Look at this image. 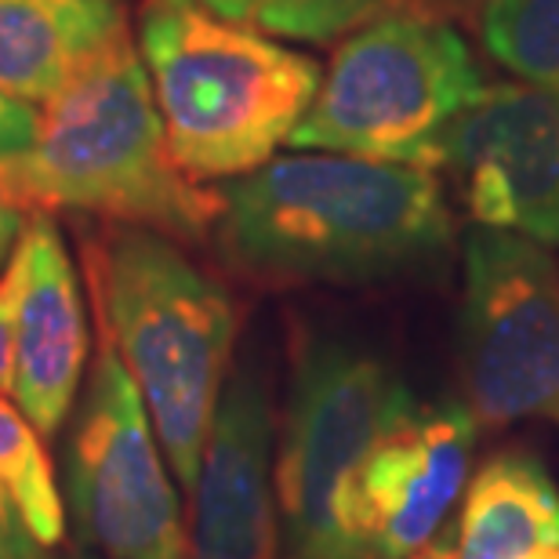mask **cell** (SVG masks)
I'll use <instances>...</instances> for the list:
<instances>
[{
  "label": "cell",
  "instance_id": "6da1fadb",
  "mask_svg": "<svg viewBox=\"0 0 559 559\" xmlns=\"http://www.w3.org/2000/svg\"><path fill=\"white\" fill-rule=\"evenodd\" d=\"M218 200L222 259L262 284H374L440 262L454 243L429 167L298 150L229 178Z\"/></svg>",
  "mask_w": 559,
  "mask_h": 559
},
{
  "label": "cell",
  "instance_id": "7a4b0ae2",
  "mask_svg": "<svg viewBox=\"0 0 559 559\" xmlns=\"http://www.w3.org/2000/svg\"><path fill=\"white\" fill-rule=\"evenodd\" d=\"M40 109L29 150L0 160V200L29 215L73 211L204 240L218 222V189L178 167L164 135L135 33L73 76Z\"/></svg>",
  "mask_w": 559,
  "mask_h": 559
},
{
  "label": "cell",
  "instance_id": "3957f363",
  "mask_svg": "<svg viewBox=\"0 0 559 559\" xmlns=\"http://www.w3.org/2000/svg\"><path fill=\"white\" fill-rule=\"evenodd\" d=\"M84 251L98 331L135 378L178 484L193 490L229 378L237 306L160 229L106 222Z\"/></svg>",
  "mask_w": 559,
  "mask_h": 559
},
{
  "label": "cell",
  "instance_id": "277c9868",
  "mask_svg": "<svg viewBox=\"0 0 559 559\" xmlns=\"http://www.w3.org/2000/svg\"><path fill=\"white\" fill-rule=\"evenodd\" d=\"M135 44L167 145L197 182L270 164L323 81L317 59L197 0H142Z\"/></svg>",
  "mask_w": 559,
  "mask_h": 559
},
{
  "label": "cell",
  "instance_id": "5b68a950",
  "mask_svg": "<svg viewBox=\"0 0 559 559\" xmlns=\"http://www.w3.org/2000/svg\"><path fill=\"white\" fill-rule=\"evenodd\" d=\"M484 92L473 48L451 22L429 8H396L338 44L287 145L432 171Z\"/></svg>",
  "mask_w": 559,
  "mask_h": 559
},
{
  "label": "cell",
  "instance_id": "8992f818",
  "mask_svg": "<svg viewBox=\"0 0 559 559\" xmlns=\"http://www.w3.org/2000/svg\"><path fill=\"white\" fill-rule=\"evenodd\" d=\"M418 411L385 356L342 338L301 342L276 454L287 559H356L342 509L378 440Z\"/></svg>",
  "mask_w": 559,
  "mask_h": 559
},
{
  "label": "cell",
  "instance_id": "52a82bcc",
  "mask_svg": "<svg viewBox=\"0 0 559 559\" xmlns=\"http://www.w3.org/2000/svg\"><path fill=\"white\" fill-rule=\"evenodd\" d=\"M465 407L487 429L559 421V273L542 243L476 226L457 309Z\"/></svg>",
  "mask_w": 559,
  "mask_h": 559
},
{
  "label": "cell",
  "instance_id": "ba28073f",
  "mask_svg": "<svg viewBox=\"0 0 559 559\" xmlns=\"http://www.w3.org/2000/svg\"><path fill=\"white\" fill-rule=\"evenodd\" d=\"M66 501L81 542L106 559H186L189 534L164 447L106 331L66 443Z\"/></svg>",
  "mask_w": 559,
  "mask_h": 559
},
{
  "label": "cell",
  "instance_id": "9c48e42d",
  "mask_svg": "<svg viewBox=\"0 0 559 559\" xmlns=\"http://www.w3.org/2000/svg\"><path fill=\"white\" fill-rule=\"evenodd\" d=\"M440 167L479 226L559 248V92L487 87L447 139Z\"/></svg>",
  "mask_w": 559,
  "mask_h": 559
},
{
  "label": "cell",
  "instance_id": "30bf717a",
  "mask_svg": "<svg viewBox=\"0 0 559 559\" xmlns=\"http://www.w3.org/2000/svg\"><path fill=\"white\" fill-rule=\"evenodd\" d=\"M479 421L465 404L418 407L389 429L345 495L356 559H411L447 527L468 484Z\"/></svg>",
  "mask_w": 559,
  "mask_h": 559
},
{
  "label": "cell",
  "instance_id": "8fae6325",
  "mask_svg": "<svg viewBox=\"0 0 559 559\" xmlns=\"http://www.w3.org/2000/svg\"><path fill=\"white\" fill-rule=\"evenodd\" d=\"M273 385L262 356L233 367L193 487L186 559H280Z\"/></svg>",
  "mask_w": 559,
  "mask_h": 559
},
{
  "label": "cell",
  "instance_id": "7c38bea8",
  "mask_svg": "<svg viewBox=\"0 0 559 559\" xmlns=\"http://www.w3.org/2000/svg\"><path fill=\"white\" fill-rule=\"evenodd\" d=\"M26 251V287L19 306L15 385L11 396L40 436H55L81 393L87 353V312L76 265L59 226L33 215L19 233Z\"/></svg>",
  "mask_w": 559,
  "mask_h": 559
},
{
  "label": "cell",
  "instance_id": "4fadbf2b",
  "mask_svg": "<svg viewBox=\"0 0 559 559\" xmlns=\"http://www.w3.org/2000/svg\"><path fill=\"white\" fill-rule=\"evenodd\" d=\"M128 33L124 0H0V92L44 106Z\"/></svg>",
  "mask_w": 559,
  "mask_h": 559
},
{
  "label": "cell",
  "instance_id": "5bb4252c",
  "mask_svg": "<svg viewBox=\"0 0 559 559\" xmlns=\"http://www.w3.org/2000/svg\"><path fill=\"white\" fill-rule=\"evenodd\" d=\"M559 545V487L520 447L490 454L465 487L457 559H527Z\"/></svg>",
  "mask_w": 559,
  "mask_h": 559
},
{
  "label": "cell",
  "instance_id": "9a60e30c",
  "mask_svg": "<svg viewBox=\"0 0 559 559\" xmlns=\"http://www.w3.org/2000/svg\"><path fill=\"white\" fill-rule=\"evenodd\" d=\"M66 538V506L40 429L0 393V559H44Z\"/></svg>",
  "mask_w": 559,
  "mask_h": 559
},
{
  "label": "cell",
  "instance_id": "2e32d148",
  "mask_svg": "<svg viewBox=\"0 0 559 559\" xmlns=\"http://www.w3.org/2000/svg\"><path fill=\"white\" fill-rule=\"evenodd\" d=\"M479 40L516 81L559 92V0H484Z\"/></svg>",
  "mask_w": 559,
  "mask_h": 559
},
{
  "label": "cell",
  "instance_id": "e0dca14e",
  "mask_svg": "<svg viewBox=\"0 0 559 559\" xmlns=\"http://www.w3.org/2000/svg\"><path fill=\"white\" fill-rule=\"evenodd\" d=\"M197 4L276 40L328 44L378 15L382 0H197Z\"/></svg>",
  "mask_w": 559,
  "mask_h": 559
},
{
  "label": "cell",
  "instance_id": "ac0fdd59",
  "mask_svg": "<svg viewBox=\"0 0 559 559\" xmlns=\"http://www.w3.org/2000/svg\"><path fill=\"white\" fill-rule=\"evenodd\" d=\"M22 287H26V251H22V240H19L4 265V273H0V393H11V385H15Z\"/></svg>",
  "mask_w": 559,
  "mask_h": 559
},
{
  "label": "cell",
  "instance_id": "d6986e66",
  "mask_svg": "<svg viewBox=\"0 0 559 559\" xmlns=\"http://www.w3.org/2000/svg\"><path fill=\"white\" fill-rule=\"evenodd\" d=\"M37 128H40L37 106L0 92V160L29 150L33 139H37Z\"/></svg>",
  "mask_w": 559,
  "mask_h": 559
},
{
  "label": "cell",
  "instance_id": "ffe728a7",
  "mask_svg": "<svg viewBox=\"0 0 559 559\" xmlns=\"http://www.w3.org/2000/svg\"><path fill=\"white\" fill-rule=\"evenodd\" d=\"M22 215H26V211H19V207H11V204L0 200V273H4L11 251H15L22 226H26V218H22Z\"/></svg>",
  "mask_w": 559,
  "mask_h": 559
},
{
  "label": "cell",
  "instance_id": "44dd1931",
  "mask_svg": "<svg viewBox=\"0 0 559 559\" xmlns=\"http://www.w3.org/2000/svg\"><path fill=\"white\" fill-rule=\"evenodd\" d=\"M411 559H457V523H447V527Z\"/></svg>",
  "mask_w": 559,
  "mask_h": 559
},
{
  "label": "cell",
  "instance_id": "7402d4cb",
  "mask_svg": "<svg viewBox=\"0 0 559 559\" xmlns=\"http://www.w3.org/2000/svg\"><path fill=\"white\" fill-rule=\"evenodd\" d=\"M429 8H473V4H484V0H421Z\"/></svg>",
  "mask_w": 559,
  "mask_h": 559
},
{
  "label": "cell",
  "instance_id": "603a6c76",
  "mask_svg": "<svg viewBox=\"0 0 559 559\" xmlns=\"http://www.w3.org/2000/svg\"><path fill=\"white\" fill-rule=\"evenodd\" d=\"M527 559H559V545H552V549H538V552H531Z\"/></svg>",
  "mask_w": 559,
  "mask_h": 559
}]
</instances>
